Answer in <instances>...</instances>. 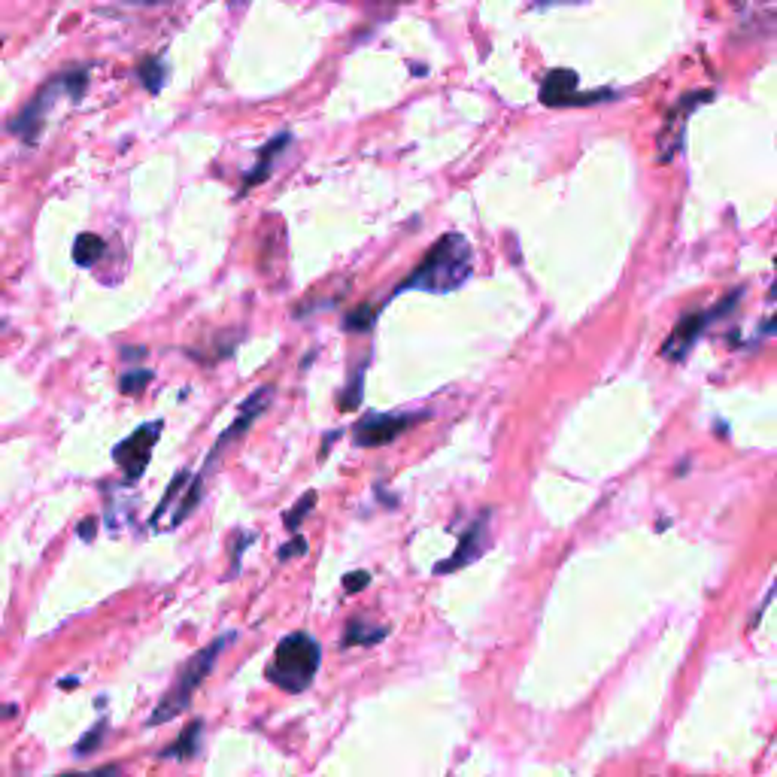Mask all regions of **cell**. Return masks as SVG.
<instances>
[{
	"instance_id": "6da1fadb",
	"label": "cell",
	"mask_w": 777,
	"mask_h": 777,
	"mask_svg": "<svg viewBox=\"0 0 777 777\" xmlns=\"http://www.w3.org/2000/svg\"><path fill=\"white\" fill-rule=\"evenodd\" d=\"M474 271V252L471 243L462 234H447L441 243L428 249V255L419 262V268L398 286V292H431L447 295L456 292Z\"/></svg>"
},
{
	"instance_id": "7a4b0ae2",
	"label": "cell",
	"mask_w": 777,
	"mask_h": 777,
	"mask_svg": "<svg viewBox=\"0 0 777 777\" xmlns=\"http://www.w3.org/2000/svg\"><path fill=\"white\" fill-rule=\"evenodd\" d=\"M322 665V647L307 632H292L277 644L274 662L268 668V680L280 686L283 693H307Z\"/></svg>"
},
{
	"instance_id": "3957f363",
	"label": "cell",
	"mask_w": 777,
	"mask_h": 777,
	"mask_svg": "<svg viewBox=\"0 0 777 777\" xmlns=\"http://www.w3.org/2000/svg\"><path fill=\"white\" fill-rule=\"evenodd\" d=\"M234 638H237V635H234V632H228V635H222V638L210 641L204 650H198V653H195L183 668H180V674H177L174 686L167 689L164 699L158 702V708H155V711H152V717H149V726H152V729H155V726H164L167 720H174V717H180V714H186V711H189L192 696L198 693V686L210 677V671H213V665H216L219 653H222Z\"/></svg>"
},
{
	"instance_id": "277c9868",
	"label": "cell",
	"mask_w": 777,
	"mask_h": 777,
	"mask_svg": "<svg viewBox=\"0 0 777 777\" xmlns=\"http://www.w3.org/2000/svg\"><path fill=\"white\" fill-rule=\"evenodd\" d=\"M425 416L428 413H368L353 428V444L365 447V450L386 447V444H392L398 435H404L410 425H416Z\"/></svg>"
},
{
	"instance_id": "5b68a950",
	"label": "cell",
	"mask_w": 777,
	"mask_h": 777,
	"mask_svg": "<svg viewBox=\"0 0 777 777\" xmlns=\"http://www.w3.org/2000/svg\"><path fill=\"white\" fill-rule=\"evenodd\" d=\"M161 428H164L161 419L143 422V425L134 431V435H128L122 444H116L113 462L125 471V477H128L131 483L140 480V474L146 471V465H149V459H152V447H155L158 438H161Z\"/></svg>"
},
{
	"instance_id": "8992f818",
	"label": "cell",
	"mask_w": 777,
	"mask_h": 777,
	"mask_svg": "<svg viewBox=\"0 0 777 777\" xmlns=\"http://www.w3.org/2000/svg\"><path fill=\"white\" fill-rule=\"evenodd\" d=\"M274 395H277V389H274V386H262V389H255V392L243 401V407H240L237 419L222 431V438H219V441H216V447L210 450V456H207V462H204V468H201V474H204V477H210V474H213V468H216V462H222L225 450H228L234 441H240V438L246 435L249 425L255 422V416L271 404V398H274Z\"/></svg>"
},
{
	"instance_id": "52a82bcc",
	"label": "cell",
	"mask_w": 777,
	"mask_h": 777,
	"mask_svg": "<svg viewBox=\"0 0 777 777\" xmlns=\"http://www.w3.org/2000/svg\"><path fill=\"white\" fill-rule=\"evenodd\" d=\"M486 544H489V510H483L477 520L465 529V535L459 538V547L450 559L438 562L435 565V574H450L456 568H465V565H474L483 553H486Z\"/></svg>"
},
{
	"instance_id": "ba28073f",
	"label": "cell",
	"mask_w": 777,
	"mask_h": 777,
	"mask_svg": "<svg viewBox=\"0 0 777 777\" xmlns=\"http://www.w3.org/2000/svg\"><path fill=\"white\" fill-rule=\"evenodd\" d=\"M711 98H714L711 92H693V95L680 98V104L668 113L665 128H662V134H659V161H671V158H674V152H677L680 143H683V131H686L689 113H693L696 107H702V104H708Z\"/></svg>"
},
{
	"instance_id": "9c48e42d",
	"label": "cell",
	"mask_w": 777,
	"mask_h": 777,
	"mask_svg": "<svg viewBox=\"0 0 777 777\" xmlns=\"http://www.w3.org/2000/svg\"><path fill=\"white\" fill-rule=\"evenodd\" d=\"M711 319H714L711 310H708V313H686V316L674 325V331L668 334V340L662 343V356H665L668 362L686 359V353L693 350V343L702 337V331H705V325H708Z\"/></svg>"
},
{
	"instance_id": "30bf717a",
	"label": "cell",
	"mask_w": 777,
	"mask_h": 777,
	"mask_svg": "<svg viewBox=\"0 0 777 777\" xmlns=\"http://www.w3.org/2000/svg\"><path fill=\"white\" fill-rule=\"evenodd\" d=\"M577 73L574 70H550L547 79L541 82V101L547 107H568L580 104L577 98Z\"/></svg>"
},
{
	"instance_id": "8fae6325",
	"label": "cell",
	"mask_w": 777,
	"mask_h": 777,
	"mask_svg": "<svg viewBox=\"0 0 777 777\" xmlns=\"http://www.w3.org/2000/svg\"><path fill=\"white\" fill-rule=\"evenodd\" d=\"M201 735H204V720H192V723L180 732V738L170 744V747H164L158 756H161V759H180V762H186V759H192V756L198 753Z\"/></svg>"
},
{
	"instance_id": "7c38bea8",
	"label": "cell",
	"mask_w": 777,
	"mask_h": 777,
	"mask_svg": "<svg viewBox=\"0 0 777 777\" xmlns=\"http://www.w3.org/2000/svg\"><path fill=\"white\" fill-rule=\"evenodd\" d=\"M389 635L386 626H371L368 620H350L343 632V647H374Z\"/></svg>"
},
{
	"instance_id": "4fadbf2b",
	"label": "cell",
	"mask_w": 777,
	"mask_h": 777,
	"mask_svg": "<svg viewBox=\"0 0 777 777\" xmlns=\"http://www.w3.org/2000/svg\"><path fill=\"white\" fill-rule=\"evenodd\" d=\"M204 486H207V477L198 471L195 474V480L189 483V489H186V495H183V501H180V507H177V513L170 516V529H177V526H183L189 516L198 510V504H201V495H204Z\"/></svg>"
},
{
	"instance_id": "5bb4252c",
	"label": "cell",
	"mask_w": 777,
	"mask_h": 777,
	"mask_svg": "<svg viewBox=\"0 0 777 777\" xmlns=\"http://www.w3.org/2000/svg\"><path fill=\"white\" fill-rule=\"evenodd\" d=\"M104 240L98 237V234H79L76 237V243H73V262L79 265V268H92L98 258L104 255Z\"/></svg>"
},
{
	"instance_id": "9a60e30c",
	"label": "cell",
	"mask_w": 777,
	"mask_h": 777,
	"mask_svg": "<svg viewBox=\"0 0 777 777\" xmlns=\"http://www.w3.org/2000/svg\"><path fill=\"white\" fill-rule=\"evenodd\" d=\"M283 143H289V134H280L277 140H271L268 143V149L262 152V158H258V164L252 167V174L246 177V189H252V186H258L262 183L268 174H271V167H274V158L283 152Z\"/></svg>"
},
{
	"instance_id": "2e32d148",
	"label": "cell",
	"mask_w": 777,
	"mask_h": 777,
	"mask_svg": "<svg viewBox=\"0 0 777 777\" xmlns=\"http://www.w3.org/2000/svg\"><path fill=\"white\" fill-rule=\"evenodd\" d=\"M189 477H192V471H189V468H183V471L174 477V483H170V486L164 489V495H161V501H158V507H155V513H152V520H149L152 526H155V523H161V516L167 513V507H170V504L177 501V495L183 492V486L189 483Z\"/></svg>"
},
{
	"instance_id": "e0dca14e",
	"label": "cell",
	"mask_w": 777,
	"mask_h": 777,
	"mask_svg": "<svg viewBox=\"0 0 777 777\" xmlns=\"http://www.w3.org/2000/svg\"><path fill=\"white\" fill-rule=\"evenodd\" d=\"M313 507H316V492L310 489V492H304V498H301V501H298V504H295V507L286 513V516H283L286 529H289V532H298V526L304 523V516H307Z\"/></svg>"
},
{
	"instance_id": "ac0fdd59",
	"label": "cell",
	"mask_w": 777,
	"mask_h": 777,
	"mask_svg": "<svg viewBox=\"0 0 777 777\" xmlns=\"http://www.w3.org/2000/svg\"><path fill=\"white\" fill-rule=\"evenodd\" d=\"M164 61L161 58H152V61H146V64H140V79H143V85L146 89L155 95V92H161V85H164Z\"/></svg>"
},
{
	"instance_id": "d6986e66",
	"label": "cell",
	"mask_w": 777,
	"mask_h": 777,
	"mask_svg": "<svg viewBox=\"0 0 777 777\" xmlns=\"http://www.w3.org/2000/svg\"><path fill=\"white\" fill-rule=\"evenodd\" d=\"M362 383H365V374L359 371V374L350 380V386L337 395V407H340V410H356V407L362 404Z\"/></svg>"
},
{
	"instance_id": "ffe728a7",
	"label": "cell",
	"mask_w": 777,
	"mask_h": 777,
	"mask_svg": "<svg viewBox=\"0 0 777 777\" xmlns=\"http://www.w3.org/2000/svg\"><path fill=\"white\" fill-rule=\"evenodd\" d=\"M149 383H152V371L140 368V371H128V374H122L119 389H122V395H140Z\"/></svg>"
},
{
	"instance_id": "44dd1931",
	"label": "cell",
	"mask_w": 777,
	"mask_h": 777,
	"mask_svg": "<svg viewBox=\"0 0 777 777\" xmlns=\"http://www.w3.org/2000/svg\"><path fill=\"white\" fill-rule=\"evenodd\" d=\"M104 735H107V720H101L92 732H85V738L76 744V756H89L95 747H101V741H104Z\"/></svg>"
},
{
	"instance_id": "7402d4cb",
	"label": "cell",
	"mask_w": 777,
	"mask_h": 777,
	"mask_svg": "<svg viewBox=\"0 0 777 777\" xmlns=\"http://www.w3.org/2000/svg\"><path fill=\"white\" fill-rule=\"evenodd\" d=\"M374 307H359L347 316V331H368L374 325Z\"/></svg>"
},
{
	"instance_id": "603a6c76",
	"label": "cell",
	"mask_w": 777,
	"mask_h": 777,
	"mask_svg": "<svg viewBox=\"0 0 777 777\" xmlns=\"http://www.w3.org/2000/svg\"><path fill=\"white\" fill-rule=\"evenodd\" d=\"M368 583H371V574H368V571H353V574L343 577V589H347L350 595H356V592L365 589Z\"/></svg>"
},
{
	"instance_id": "cb8c5ba5",
	"label": "cell",
	"mask_w": 777,
	"mask_h": 777,
	"mask_svg": "<svg viewBox=\"0 0 777 777\" xmlns=\"http://www.w3.org/2000/svg\"><path fill=\"white\" fill-rule=\"evenodd\" d=\"M304 553H307V538L295 535L289 544H283V550H280V562H289L292 556H304Z\"/></svg>"
},
{
	"instance_id": "d4e9b609",
	"label": "cell",
	"mask_w": 777,
	"mask_h": 777,
	"mask_svg": "<svg viewBox=\"0 0 777 777\" xmlns=\"http://www.w3.org/2000/svg\"><path fill=\"white\" fill-rule=\"evenodd\" d=\"M95 532H98V520H95V516H85V520L79 523V529H76V535H79L82 541H92Z\"/></svg>"
},
{
	"instance_id": "484cf974",
	"label": "cell",
	"mask_w": 777,
	"mask_h": 777,
	"mask_svg": "<svg viewBox=\"0 0 777 777\" xmlns=\"http://www.w3.org/2000/svg\"><path fill=\"white\" fill-rule=\"evenodd\" d=\"M92 777H122V768H119V765H104V768H98Z\"/></svg>"
},
{
	"instance_id": "4316f807",
	"label": "cell",
	"mask_w": 777,
	"mask_h": 777,
	"mask_svg": "<svg viewBox=\"0 0 777 777\" xmlns=\"http://www.w3.org/2000/svg\"><path fill=\"white\" fill-rule=\"evenodd\" d=\"M759 331H762V334H777V316L765 319V322L759 325Z\"/></svg>"
},
{
	"instance_id": "83f0119b",
	"label": "cell",
	"mask_w": 777,
	"mask_h": 777,
	"mask_svg": "<svg viewBox=\"0 0 777 777\" xmlns=\"http://www.w3.org/2000/svg\"><path fill=\"white\" fill-rule=\"evenodd\" d=\"M61 686H64V689H70V686H79V677H64V680H61Z\"/></svg>"
},
{
	"instance_id": "f1b7e54d",
	"label": "cell",
	"mask_w": 777,
	"mask_h": 777,
	"mask_svg": "<svg viewBox=\"0 0 777 777\" xmlns=\"http://www.w3.org/2000/svg\"><path fill=\"white\" fill-rule=\"evenodd\" d=\"M61 777H85V774H79V771H67V774H61Z\"/></svg>"
},
{
	"instance_id": "f546056e",
	"label": "cell",
	"mask_w": 777,
	"mask_h": 777,
	"mask_svg": "<svg viewBox=\"0 0 777 777\" xmlns=\"http://www.w3.org/2000/svg\"><path fill=\"white\" fill-rule=\"evenodd\" d=\"M771 295H777V283H774V292H771Z\"/></svg>"
}]
</instances>
